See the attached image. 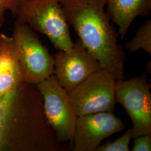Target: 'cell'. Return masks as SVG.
Wrapping results in <instances>:
<instances>
[{"label":"cell","instance_id":"5b68a950","mask_svg":"<svg viewBox=\"0 0 151 151\" xmlns=\"http://www.w3.org/2000/svg\"><path fill=\"white\" fill-rule=\"evenodd\" d=\"M43 99L44 115L61 143L72 139L78 116L69 92L62 86L54 74L37 84Z\"/></svg>","mask_w":151,"mask_h":151},{"label":"cell","instance_id":"277c9868","mask_svg":"<svg viewBox=\"0 0 151 151\" xmlns=\"http://www.w3.org/2000/svg\"><path fill=\"white\" fill-rule=\"evenodd\" d=\"M22 83L14 39L0 32V148L5 144Z\"/></svg>","mask_w":151,"mask_h":151},{"label":"cell","instance_id":"ba28073f","mask_svg":"<svg viewBox=\"0 0 151 151\" xmlns=\"http://www.w3.org/2000/svg\"><path fill=\"white\" fill-rule=\"evenodd\" d=\"M54 75L60 85L71 91L87 78L102 69L100 63L78 39L71 48L53 55Z\"/></svg>","mask_w":151,"mask_h":151},{"label":"cell","instance_id":"30bf717a","mask_svg":"<svg viewBox=\"0 0 151 151\" xmlns=\"http://www.w3.org/2000/svg\"><path fill=\"white\" fill-rule=\"evenodd\" d=\"M106 11L123 39L135 18L150 15L151 0H108Z\"/></svg>","mask_w":151,"mask_h":151},{"label":"cell","instance_id":"6da1fadb","mask_svg":"<svg viewBox=\"0 0 151 151\" xmlns=\"http://www.w3.org/2000/svg\"><path fill=\"white\" fill-rule=\"evenodd\" d=\"M67 21L101 68L124 79L125 53L106 11L108 0H60Z\"/></svg>","mask_w":151,"mask_h":151},{"label":"cell","instance_id":"7c38bea8","mask_svg":"<svg viewBox=\"0 0 151 151\" xmlns=\"http://www.w3.org/2000/svg\"><path fill=\"white\" fill-rule=\"evenodd\" d=\"M132 138L133 130L130 128L116 140L113 142L107 141L103 145L99 146L97 151H130V142Z\"/></svg>","mask_w":151,"mask_h":151},{"label":"cell","instance_id":"8992f818","mask_svg":"<svg viewBox=\"0 0 151 151\" xmlns=\"http://www.w3.org/2000/svg\"><path fill=\"white\" fill-rule=\"evenodd\" d=\"M116 79L101 69L92 74L69 92L78 116L101 112H113L116 103Z\"/></svg>","mask_w":151,"mask_h":151},{"label":"cell","instance_id":"52a82bcc","mask_svg":"<svg viewBox=\"0 0 151 151\" xmlns=\"http://www.w3.org/2000/svg\"><path fill=\"white\" fill-rule=\"evenodd\" d=\"M145 74L116 81V103L126 111L133 123V138L151 135V93Z\"/></svg>","mask_w":151,"mask_h":151},{"label":"cell","instance_id":"3957f363","mask_svg":"<svg viewBox=\"0 0 151 151\" xmlns=\"http://www.w3.org/2000/svg\"><path fill=\"white\" fill-rule=\"evenodd\" d=\"M12 37L24 83L37 85L54 74L53 55L27 24L16 20Z\"/></svg>","mask_w":151,"mask_h":151},{"label":"cell","instance_id":"4fadbf2b","mask_svg":"<svg viewBox=\"0 0 151 151\" xmlns=\"http://www.w3.org/2000/svg\"><path fill=\"white\" fill-rule=\"evenodd\" d=\"M24 0H0V29L5 22V13L10 11L16 17L20 10Z\"/></svg>","mask_w":151,"mask_h":151},{"label":"cell","instance_id":"5bb4252c","mask_svg":"<svg viewBox=\"0 0 151 151\" xmlns=\"http://www.w3.org/2000/svg\"><path fill=\"white\" fill-rule=\"evenodd\" d=\"M132 151H151V135H141L134 138Z\"/></svg>","mask_w":151,"mask_h":151},{"label":"cell","instance_id":"7a4b0ae2","mask_svg":"<svg viewBox=\"0 0 151 151\" xmlns=\"http://www.w3.org/2000/svg\"><path fill=\"white\" fill-rule=\"evenodd\" d=\"M16 18L47 36L58 50H68L74 44L60 0H24Z\"/></svg>","mask_w":151,"mask_h":151},{"label":"cell","instance_id":"8fae6325","mask_svg":"<svg viewBox=\"0 0 151 151\" xmlns=\"http://www.w3.org/2000/svg\"><path fill=\"white\" fill-rule=\"evenodd\" d=\"M125 47L132 53L142 49L151 55V19H147L138 29L135 36L125 44Z\"/></svg>","mask_w":151,"mask_h":151},{"label":"cell","instance_id":"9c48e42d","mask_svg":"<svg viewBox=\"0 0 151 151\" xmlns=\"http://www.w3.org/2000/svg\"><path fill=\"white\" fill-rule=\"evenodd\" d=\"M125 128L123 122L113 113L79 116L69 149L73 151H97L104 139L123 131Z\"/></svg>","mask_w":151,"mask_h":151}]
</instances>
